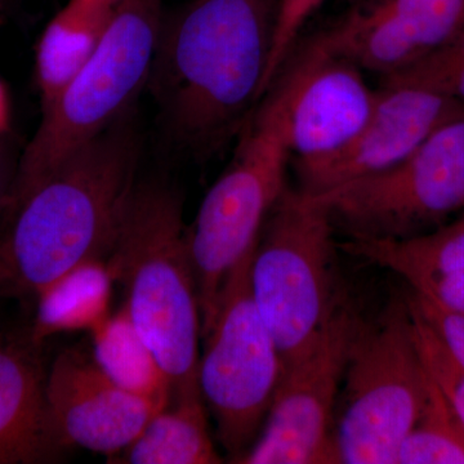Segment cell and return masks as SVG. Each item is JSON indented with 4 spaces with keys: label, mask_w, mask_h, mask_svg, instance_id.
Here are the masks:
<instances>
[{
    "label": "cell",
    "mask_w": 464,
    "mask_h": 464,
    "mask_svg": "<svg viewBox=\"0 0 464 464\" xmlns=\"http://www.w3.org/2000/svg\"><path fill=\"white\" fill-rule=\"evenodd\" d=\"M14 176L16 174L9 172L7 163L0 154V217L7 215L9 204H11Z\"/></svg>",
    "instance_id": "27"
},
{
    "label": "cell",
    "mask_w": 464,
    "mask_h": 464,
    "mask_svg": "<svg viewBox=\"0 0 464 464\" xmlns=\"http://www.w3.org/2000/svg\"><path fill=\"white\" fill-rule=\"evenodd\" d=\"M408 304L413 322L415 343L424 368L464 427V369L449 355L441 342L423 322L422 317L418 315L409 301Z\"/></svg>",
    "instance_id": "23"
},
{
    "label": "cell",
    "mask_w": 464,
    "mask_h": 464,
    "mask_svg": "<svg viewBox=\"0 0 464 464\" xmlns=\"http://www.w3.org/2000/svg\"><path fill=\"white\" fill-rule=\"evenodd\" d=\"M359 322L341 302L314 347L284 371L261 435L232 463H340L334 408Z\"/></svg>",
    "instance_id": "10"
},
{
    "label": "cell",
    "mask_w": 464,
    "mask_h": 464,
    "mask_svg": "<svg viewBox=\"0 0 464 464\" xmlns=\"http://www.w3.org/2000/svg\"><path fill=\"white\" fill-rule=\"evenodd\" d=\"M319 35L333 52L383 79L405 72L424 56L389 2L372 11L353 12Z\"/></svg>",
    "instance_id": "18"
},
{
    "label": "cell",
    "mask_w": 464,
    "mask_h": 464,
    "mask_svg": "<svg viewBox=\"0 0 464 464\" xmlns=\"http://www.w3.org/2000/svg\"><path fill=\"white\" fill-rule=\"evenodd\" d=\"M128 116L34 186L0 232V298H34L92 259H108L136 190L140 140Z\"/></svg>",
    "instance_id": "2"
},
{
    "label": "cell",
    "mask_w": 464,
    "mask_h": 464,
    "mask_svg": "<svg viewBox=\"0 0 464 464\" xmlns=\"http://www.w3.org/2000/svg\"><path fill=\"white\" fill-rule=\"evenodd\" d=\"M398 463L464 464L463 424L431 377L422 411L400 447Z\"/></svg>",
    "instance_id": "21"
},
{
    "label": "cell",
    "mask_w": 464,
    "mask_h": 464,
    "mask_svg": "<svg viewBox=\"0 0 464 464\" xmlns=\"http://www.w3.org/2000/svg\"><path fill=\"white\" fill-rule=\"evenodd\" d=\"M463 217H464V215H463Z\"/></svg>",
    "instance_id": "30"
},
{
    "label": "cell",
    "mask_w": 464,
    "mask_h": 464,
    "mask_svg": "<svg viewBox=\"0 0 464 464\" xmlns=\"http://www.w3.org/2000/svg\"><path fill=\"white\" fill-rule=\"evenodd\" d=\"M92 2L102 3V5H111V7H116L121 0H92Z\"/></svg>",
    "instance_id": "29"
},
{
    "label": "cell",
    "mask_w": 464,
    "mask_h": 464,
    "mask_svg": "<svg viewBox=\"0 0 464 464\" xmlns=\"http://www.w3.org/2000/svg\"><path fill=\"white\" fill-rule=\"evenodd\" d=\"M324 2L325 0H279L273 50L266 72L264 92L268 90L279 74L286 58L297 45L299 34Z\"/></svg>",
    "instance_id": "24"
},
{
    "label": "cell",
    "mask_w": 464,
    "mask_h": 464,
    "mask_svg": "<svg viewBox=\"0 0 464 464\" xmlns=\"http://www.w3.org/2000/svg\"><path fill=\"white\" fill-rule=\"evenodd\" d=\"M375 96L362 70L316 34L295 45L264 97L279 112L289 154L304 164L344 148L371 115Z\"/></svg>",
    "instance_id": "11"
},
{
    "label": "cell",
    "mask_w": 464,
    "mask_h": 464,
    "mask_svg": "<svg viewBox=\"0 0 464 464\" xmlns=\"http://www.w3.org/2000/svg\"><path fill=\"white\" fill-rule=\"evenodd\" d=\"M115 459L130 464L224 462L208 430L206 402L201 392L170 398L169 404L150 420L139 438Z\"/></svg>",
    "instance_id": "17"
},
{
    "label": "cell",
    "mask_w": 464,
    "mask_h": 464,
    "mask_svg": "<svg viewBox=\"0 0 464 464\" xmlns=\"http://www.w3.org/2000/svg\"><path fill=\"white\" fill-rule=\"evenodd\" d=\"M334 441L340 463L396 464L422 411L430 375L414 340L408 299H392L372 324H357L343 373Z\"/></svg>",
    "instance_id": "6"
},
{
    "label": "cell",
    "mask_w": 464,
    "mask_h": 464,
    "mask_svg": "<svg viewBox=\"0 0 464 464\" xmlns=\"http://www.w3.org/2000/svg\"><path fill=\"white\" fill-rule=\"evenodd\" d=\"M406 298L441 342L449 355L464 369V314L439 306L415 293Z\"/></svg>",
    "instance_id": "25"
},
{
    "label": "cell",
    "mask_w": 464,
    "mask_h": 464,
    "mask_svg": "<svg viewBox=\"0 0 464 464\" xmlns=\"http://www.w3.org/2000/svg\"><path fill=\"white\" fill-rule=\"evenodd\" d=\"M45 377L33 353L0 334V464L60 459L45 399Z\"/></svg>",
    "instance_id": "15"
},
{
    "label": "cell",
    "mask_w": 464,
    "mask_h": 464,
    "mask_svg": "<svg viewBox=\"0 0 464 464\" xmlns=\"http://www.w3.org/2000/svg\"><path fill=\"white\" fill-rule=\"evenodd\" d=\"M464 106L427 85L384 81L362 130L331 157L297 164L301 188L324 194L390 169L408 158L440 125L463 114Z\"/></svg>",
    "instance_id": "12"
},
{
    "label": "cell",
    "mask_w": 464,
    "mask_h": 464,
    "mask_svg": "<svg viewBox=\"0 0 464 464\" xmlns=\"http://www.w3.org/2000/svg\"><path fill=\"white\" fill-rule=\"evenodd\" d=\"M315 197L351 237H411L464 209V112L390 169Z\"/></svg>",
    "instance_id": "9"
},
{
    "label": "cell",
    "mask_w": 464,
    "mask_h": 464,
    "mask_svg": "<svg viewBox=\"0 0 464 464\" xmlns=\"http://www.w3.org/2000/svg\"><path fill=\"white\" fill-rule=\"evenodd\" d=\"M106 262L166 372L170 398L201 392L200 304L181 194L161 181L137 185Z\"/></svg>",
    "instance_id": "3"
},
{
    "label": "cell",
    "mask_w": 464,
    "mask_h": 464,
    "mask_svg": "<svg viewBox=\"0 0 464 464\" xmlns=\"http://www.w3.org/2000/svg\"><path fill=\"white\" fill-rule=\"evenodd\" d=\"M255 250L221 290L199 362L201 396L215 417L219 442L234 460L257 440L284 374L282 356L253 299Z\"/></svg>",
    "instance_id": "8"
},
{
    "label": "cell",
    "mask_w": 464,
    "mask_h": 464,
    "mask_svg": "<svg viewBox=\"0 0 464 464\" xmlns=\"http://www.w3.org/2000/svg\"><path fill=\"white\" fill-rule=\"evenodd\" d=\"M114 9L92 0H69L52 18L36 47L42 110L47 109L87 65L108 30Z\"/></svg>",
    "instance_id": "16"
},
{
    "label": "cell",
    "mask_w": 464,
    "mask_h": 464,
    "mask_svg": "<svg viewBox=\"0 0 464 464\" xmlns=\"http://www.w3.org/2000/svg\"><path fill=\"white\" fill-rule=\"evenodd\" d=\"M115 279L108 262L92 259L61 276L36 297L33 341L67 332H92L110 316Z\"/></svg>",
    "instance_id": "19"
},
{
    "label": "cell",
    "mask_w": 464,
    "mask_h": 464,
    "mask_svg": "<svg viewBox=\"0 0 464 464\" xmlns=\"http://www.w3.org/2000/svg\"><path fill=\"white\" fill-rule=\"evenodd\" d=\"M333 224L315 195L285 188L259 235L250 286L284 371L314 347L342 302L334 289Z\"/></svg>",
    "instance_id": "5"
},
{
    "label": "cell",
    "mask_w": 464,
    "mask_h": 464,
    "mask_svg": "<svg viewBox=\"0 0 464 464\" xmlns=\"http://www.w3.org/2000/svg\"><path fill=\"white\" fill-rule=\"evenodd\" d=\"M91 334L92 356L110 380L160 409L169 404L170 382L124 304Z\"/></svg>",
    "instance_id": "20"
},
{
    "label": "cell",
    "mask_w": 464,
    "mask_h": 464,
    "mask_svg": "<svg viewBox=\"0 0 464 464\" xmlns=\"http://www.w3.org/2000/svg\"><path fill=\"white\" fill-rule=\"evenodd\" d=\"M45 399L54 435L63 450L78 447L118 457L161 411L110 380L93 356L66 350L45 380Z\"/></svg>",
    "instance_id": "13"
},
{
    "label": "cell",
    "mask_w": 464,
    "mask_h": 464,
    "mask_svg": "<svg viewBox=\"0 0 464 464\" xmlns=\"http://www.w3.org/2000/svg\"><path fill=\"white\" fill-rule=\"evenodd\" d=\"M424 56L464 27V0H387Z\"/></svg>",
    "instance_id": "22"
},
{
    "label": "cell",
    "mask_w": 464,
    "mask_h": 464,
    "mask_svg": "<svg viewBox=\"0 0 464 464\" xmlns=\"http://www.w3.org/2000/svg\"><path fill=\"white\" fill-rule=\"evenodd\" d=\"M9 125V103L7 92L0 83V133L7 130Z\"/></svg>",
    "instance_id": "28"
},
{
    "label": "cell",
    "mask_w": 464,
    "mask_h": 464,
    "mask_svg": "<svg viewBox=\"0 0 464 464\" xmlns=\"http://www.w3.org/2000/svg\"><path fill=\"white\" fill-rule=\"evenodd\" d=\"M224 173L188 226L197 280L201 335L215 317L219 295L232 270L257 246L266 219L285 190L289 150L282 119L270 100L259 101Z\"/></svg>",
    "instance_id": "7"
},
{
    "label": "cell",
    "mask_w": 464,
    "mask_h": 464,
    "mask_svg": "<svg viewBox=\"0 0 464 464\" xmlns=\"http://www.w3.org/2000/svg\"><path fill=\"white\" fill-rule=\"evenodd\" d=\"M163 21L161 0H121L116 5L87 65L42 110L41 124L18 164L9 209L67 158L128 115L148 85Z\"/></svg>",
    "instance_id": "4"
},
{
    "label": "cell",
    "mask_w": 464,
    "mask_h": 464,
    "mask_svg": "<svg viewBox=\"0 0 464 464\" xmlns=\"http://www.w3.org/2000/svg\"><path fill=\"white\" fill-rule=\"evenodd\" d=\"M342 249L399 275L415 295L464 314V217L430 234L351 237Z\"/></svg>",
    "instance_id": "14"
},
{
    "label": "cell",
    "mask_w": 464,
    "mask_h": 464,
    "mask_svg": "<svg viewBox=\"0 0 464 464\" xmlns=\"http://www.w3.org/2000/svg\"><path fill=\"white\" fill-rule=\"evenodd\" d=\"M392 81L413 82V83L427 85L441 93L448 94L449 97L464 106V65L439 72V74L424 76V78L392 79Z\"/></svg>",
    "instance_id": "26"
},
{
    "label": "cell",
    "mask_w": 464,
    "mask_h": 464,
    "mask_svg": "<svg viewBox=\"0 0 464 464\" xmlns=\"http://www.w3.org/2000/svg\"><path fill=\"white\" fill-rule=\"evenodd\" d=\"M279 0H190L159 34L148 87L168 132L209 155L239 136L264 94Z\"/></svg>",
    "instance_id": "1"
}]
</instances>
